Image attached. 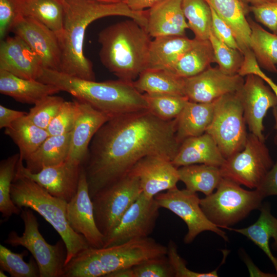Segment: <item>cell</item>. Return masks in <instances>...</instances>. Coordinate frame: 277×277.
I'll use <instances>...</instances> for the list:
<instances>
[{"label": "cell", "mask_w": 277, "mask_h": 277, "mask_svg": "<svg viewBox=\"0 0 277 277\" xmlns=\"http://www.w3.org/2000/svg\"><path fill=\"white\" fill-rule=\"evenodd\" d=\"M167 254V247L149 236L99 248L90 247L64 266L62 277H106L115 271Z\"/></svg>", "instance_id": "cell-5"}, {"label": "cell", "mask_w": 277, "mask_h": 277, "mask_svg": "<svg viewBox=\"0 0 277 277\" xmlns=\"http://www.w3.org/2000/svg\"><path fill=\"white\" fill-rule=\"evenodd\" d=\"M150 37L132 19L107 27L98 36L100 61L118 79L133 82L147 68Z\"/></svg>", "instance_id": "cell-4"}, {"label": "cell", "mask_w": 277, "mask_h": 277, "mask_svg": "<svg viewBox=\"0 0 277 277\" xmlns=\"http://www.w3.org/2000/svg\"><path fill=\"white\" fill-rule=\"evenodd\" d=\"M79 111L78 100L64 101L58 112L46 129L49 135H60L71 132Z\"/></svg>", "instance_id": "cell-42"}, {"label": "cell", "mask_w": 277, "mask_h": 277, "mask_svg": "<svg viewBox=\"0 0 277 277\" xmlns=\"http://www.w3.org/2000/svg\"><path fill=\"white\" fill-rule=\"evenodd\" d=\"M245 5L257 6L263 4L277 1V0H239Z\"/></svg>", "instance_id": "cell-54"}, {"label": "cell", "mask_w": 277, "mask_h": 277, "mask_svg": "<svg viewBox=\"0 0 277 277\" xmlns=\"http://www.w3.org/2000/svg\"><path fill=\"white\" fill-rule=\"evenodd\" d=\"M71 132L60 135H49L40 146L24 161L26 168L32 173L59 164L69 155Z\"/></svg>", "instance_id": "cell-28"}, {"label": "cell", "mask_w": 277, "mask_h": 277, "mask_svg": "<svg viewBox=\"0 0 277 277\" xmlns=\"http://www.w3.org/2000/svg\"><path fill=\"white\" fill-rule=\"evenodd\" d=\"M106 3H116L122 1V0H95Z\"/></svg>", "instance_id": "cell-55"}, {"label": "cell", "mask_w": 277, "mask_h": 277, "mask_svg": "<svg viewBox=\"0 0 277 277\" xmlns=\"http://www.w3.org/2000/svg\"><path fill=\"white\" fill-rule=\"evenodd\" d=\"M141 93L184 96V78L162 69H146L133 82Z\"/></svg>", "instance_id": "cell-29"}, {"label": "cell", "mask_w": 277, "mask_h": 277, "mask_svg": "<svg viewBox=\"0 0 277 277\" xmlns=\"http://www.w3.org/2000/svg\"><path fill=\"white\" fill-rule=\"evenodd\" d=\"M123 1V0H122Z\"/></svg>", "instance_id": "cell-57"}, {"label": "cell", "mask_w": 277, "mask_h": 277, "mask_svg": "<svg viewBox=\"0 0 277 277\" xmlns=\"http://www.w3.org/2000/svg\"><path fill=\"white\" fill-rule=\"evenodd\" d=\"M43 68L37 55L19 37L14 35L1 41L0 70L21 78L37 80Z\"/></svg>", "instance_id": "cell-20"}, {"label": "cell", "mask_w": 277, "mask_h": 277, "mask_svg": "<svg viewBox=\"0 0 277 277\" xmlns=\"http://www.w3.org/2000/svg\"><path fill=\"white\" fill-rule=\"evenodd\" d=\"M161 0H123L128 7L135 11H142L150 8Z\"/></svg>", "instance_id": "cell-51"}, {"label": "cell", "mask_w": 277, "mask_h": 277, "mask_svg": "<svg viewBox=\"0 0 277 277\" xmlns=\"http://www.w3.org/2000/svg\"><path fill=\"white\" fill-rule=\"evenodd\" d=\"M238 74L242 76L249 74L260 76L270 87L277 98V84L262 71L253 53L244 56L243 65Z\"/></svg>", "instance_id": "cell-49"}, {"label": "cell", "mask_w": 277, "mask_h": 277, "mask_svg": "<svg viewBox=\"0 0 277 277\" xmlns=\"http://www.w3.org/2000/svg\"><path fill=\"white\" fill-rule=\"evenodd\" d=\"M143 95L147 103L148 110L156 117L164 121L177 118L189 101L184 96L147 93Z\"/></svg>", "instance_id": "cell-39"}, {"label": "cell", "mask_w": 277, "mask_h": 277, "mask_svg": "<svg viewBox=\"0 0 277 277\" xmlns=\"http://www.w3.org/2000/svg\"><path fill=\"white\" fill-rule=\"evenodd\" d=\"M212 63H215V58L209 40L194 38L190 48L167 70L180 77L186 78L202 72Z\"/></svg>", "instance_id": "cell-32"}, {"label": "cell", "mask_w": 277, "mask_h": 277, "mask_svg": "<svg viewBox=\"0 0 277 277\" xmlns=\"http://www.w3.org/2000/svg\"><path fill=\"white\" fill-rule=\"evenodd\" d=\"M194 39L185 35L166 36L151 40L146 69H168L192 46Z\"/></svg>", "instance_id": "cell-27"}, {"label": "cell", "mask_w": 277, "mask_h": 277, "mask_svg": "<svg viewBox=\"0 0 277 277\" xmlns=\"http://www.w3.org/2000/svg\"><path fill=\"white\" fill-rule=\"evenodd\" d=\"M5 271H4V270L1 269L0 270V276L1 277H7V275L5 273Z\"/></svg>", "instance_id": "cell-56"}, {"label": "cell", "mask_w": 277, "mask_h": 277, "mask_svg": "<svg viewBox=\"0 0 277 277\" xmlns=\"http://www.w3.org/2000/svg\"><path fill=\"white\" fill-rule=\"evenodd\" d=\"M244 82L243 76L239 74L228 75L210 66L195 75L184 78L185 95L191 102L213 103L224 95L236 93Z\"/></svg>", "instance_id": "cell-17"}, {"label": "cell", "mask_w": 277, "mask_h": 277, "mask_svg": "<svg viewBox=\"0 0 277 277\" xmlns=\"http://www.w3.org/2000/svg\"><path fill=\"white\" fill-rule=\"evenodd\" d=\"M213 108V102H187L176 118V137L179 143L206 132L212 120Z\"/></svg>", "instance_id": "cell-26"}, {"label": "cell", "mask_w": 277, "mask_h": 277, "mask_svg": "<svg viewBox=\"0 0 277 277\" xmlns=\"http://www.w3.org/2000/svg\"><path fill=\"white\" fill-rule=\"evenodd\" d=\"M19 158V153H16L1 161L0 163V212L5 220L13 214H20L22 211L11 197L12 184Z\"/></svg>", "instance_id": "cell-37"}, {"label": "cell", "mask_w": 277, "mask_h": 277, "mask_svg": "<svg viewBox=\"0 0 277 277\" xmlns=\"http://www.w3.org/2000/svg\"><path fill=\"white\" fill-rule=\"evenodd\" d=\"M182 0H161L147 10L146 30L155 38L185 35L189 28L182 8Z\"/></svg>", "instance_id": "cell-22"}, {"label": "cell", "mask_w": 277, "mask_h": 277, "mask_svg": "<svg viewBox=\"0 0 277 277\" xmlns=\"http://www.w3.org/2000/svg\"><path fill=\"white\" fill-rule=\"evenodd\" d=\"M19 158L16 173L37 183L53 196L69 202L76 194L82 164L67 159L36 173L29 171Z\"/></svg>", "instance_id": "cell-16"}, {"label": "cell", "mask_w": 277, "mask_h": 277, "mask_svg": "<svg viewBox=\"0 0 277 277\" xmlns=\"http://www.w3.org/2000/svg\"><path fill=\"white\" fill-rule=\"evenodd\" d=\"M160 208L154 198L149 199L142 193L104 238L103 247L149 237L155 227Z\"/></svg>", "instance_id": "cell-13"}, {"label": "cell", "mask_w": 277, "mask_h": 277, "mask_svg": "<svg viewBox=\"0 0 277 277\" xmlns=\"http://www.w3.org/2000/svg\"><path fill=\"white\" fill-rule=\"evenodd\" d=\"M179 181L187 190L201 192L208 195L213 193L222 179L219 167L205 164H192L177 168Z\"/></svg>", "instance_id": "cell-34"}, {"label": "cell", "mask_w": 277, "mask_h": 277, "mask_svg": "<svg viewBox=\"0 0 277 277\" xmlns=\"http://www.w3.org/2000/svg\"><path fill=\"white\" fill-rule=\"evenodd\" d=\"M16 0H0V38L6 37L19 15Z\"/></svg>", "instance_id": "cell-46"}, {"label": "cell", "mask_w": 277, "mask_h": 277, "mask_svg": "<svg viewBox=\"0 0 277 277\" xmlns=\"http://www.w3.org/2000/svg\"><path fill=\"white\" fill-rule=\"evenodd\" d=\"M27 113L11 109L0 105V128L9 127L15 121L26 115Z\"/></svg>", "instance_id": "cell-50"}, {"label": "cell", "mask_w": 277, "mask_h": 277, "mask_svg": "<svg viewBox=\"0 0 277 277\" xmlns=\"http://www.w3.org/2000/svg\"><path fill=\"white\" fill-rule=\"evenodd\" d=\"M167 247V254L169 261L173 268L175 277H216L218 276L217 270L209 272L200 273L189 270L186 263L177 250L174 242L170 241Z\"/></svg>", "instance_id": "cell-44"}, {"label": "cell", "mask_w": 277, "mask_h": 277, "mask_svg": "<svg viewBox=\"0 0 277 277\" xmlns=\"http://www.w3.org/2000/svg\"><path fill=\"white\" fill-rule=\"evenodd\" d=\"M248 21L251 49L260 67L277 74V34L266 31L251 19Z\"/></svg>", "instance_id": "cell-35"}, {"label": "cell", "mask_w": 277, "mask_h": 277, "mask_svg": "<svg viewBox=\"0 0 277 277\" xmlns=\"http://www.w3.org/2000/svg\"><path fill=\"white\" fill-rule=\"evenodd\" d=\"M78 102L79 111L71 131L67 159L82 164L93 136L112 117L86 102L80 101Z\"/></svg>", "instance_id": "cell-21"}, {"label": "cell", "mask_w": 277, "mask_h": 277, "mask_svg": "<svg viewBox=\"0 0 277 277\" xmlns=\"http://www.w3.org/2000/svg\"><path fill=\"white\" fill-rule=\"evenodd\" d=\"M227 228L245 235L258 246L271 261L277 276V258L273 255L269 244L273 239L272 247L277 250V219L271 214L268 204L261 206L260 215L252 225L241 229Z\"/></svg>", "instance_id": "cell-30"}, {"label": "cell", "mask_w": 277, "mask_h": 277, "mask_svg": "<svg viewBox=\"0 0 277 277\" xmlns=\"http://www.w3.org/2000/svg\"><path fill=\"white\" fill-rule=\"evenodd\" d=\"M225 161L213 137L205 133L184 140L172 163L176 168L192 164L220 167Z\"/></svg>", "instance_id": "cell-23"}, {"label": "cell", "mask_w": 277, "mask_h": 277, "mask_svg": "<svg viewBox=\"0 0 277 277\" xmlns=\"http://www.w3.org/2000/svg\"><path fill=\"white\" fill-rule=\"evenodd\" d=\"M128 173L138 179L142 193L149 199L176 187L179 181L177 168L172 161L157 155L140 159Z\"/></svg>", "instance_id": "cell-19"}, {"label": "cell", "mask_w": 277, "mask_h": 277, "mask_svg": "<svg viewBox=\"0 0 277 277\" xmlns=\"http://www.w3.org/2000/svg\"><path fill=\"white\" fill-rule=\"evenodd\" d=\"M211 9L212 11L211 31L213 33L226 45L241 51L231 29L211 8Z\"/></svg>", "instance_id": "cell-48"}, {"label": "cell", "mask_w": 277, "mask_h": 277, "mask_svg": "<svg viewBox=\"0 0 277 277\" xmlns=\"http://www.w3.org/2000/svg\"><path fill=\"white\" fill-rule=\"evenodd\" d=\"M242 103L246 123L250 132L265 141L263 120L268 110L277 106V98L260 76L249 74L236 92Z\"/></svg>", "instance_id": "cell-14"}, {"label": "cell", "mask_w": 277, "mask_h": 277, "mask_svg": "<svg viewBox=\"0 0 277 277\" xmlns=\"http://www.w3.org/2000/svg\"><path fill=\"white\" fill-rule=\"evenodd\" d=\"M212 121L206 132L216 142L226 159L242 150L248 133L243 108L236 93L224 95L213 102Z\"/></svg>", "instance_id": "cell-9"}, {"label": "cell", "mask_w": 277, "mask_h": 277, "mask_svg": "<svg viewBox=\"0 0 277 277\" xmlns=\"http://www.w3.org/2000/svg\"><path fill=\"white\" fill-rule=\"evenodd\" d=\"M11 197L19 208L35 211L57 231L66 247L65 265L90 247L85 238L70 227L67 219L65 201L53 196L34 181L16 173L12 184Z\"/></svg>", "instance_id": "cell-6"}, {"label": "cell", "mask_w": 277, "mask_h": 277, "mask_svg": "<svg viewBox=\"0 0 277 277\" xmlns=\"http://www.w3.org/2000/svg\"><path fill=\"white\" fill-rule=\"evenodd\" d=\"M5 133L17 146L23 161L34 152L49 136L46 129L35 125L27 114L5 129Z\"/></svg>", "instance_id": "cell-33"}, {"label": "cell", "mask_w": 277, "mask_h": 277, "mask_svg": "<svg viewBox=\"0 0 277 277\" xmlns=\"http://www.w3.org/2000/svg\"><path fill=\"white\" fill-rule=\"evenodd\" d=\"M214 193L200 199L208 219L219 227L227 228L261 208L263 198L255 189L249 191L230 180L222 178Z\"/></svg>", "instance_id": "cell-7"}, {"label": "cell", "mask_w": 277, "mask_h": 277, "mask_svg": "<svg viewBox=\"0 0 277 277\" xmlns=\"http://www.w3.org/2000/svg\"><path fill=\"white\" fill-rule=\"evenodd\" d=\"M160 206L177 215L186 223L188 231L184 238L186 244L191 243L201 232L211 231L227 240L226 233L211 222L200 206L196 192L176 187L160 192L154 196Z\"/></svg>", "instance_id": "cell-12"}, {"label": "cell", "mask_w": 277, "mask_h": 277, "mask_svg": "<svg viewBox=\"0 0 277 277\" xmlns=\"http://www.w3.org/2000/svg\"><path fill=\"white\" fill-rule=\"evenodd\" d=\"M231 29L241 52L245 55L252 51L251 29L246 16L249 7L239 0H205Z\"/></svg>", "instance_id": "cell-24"}, {"label": "cell", "mask_w": 277, "mask_h": 277, "mask_svg": "<svg viewBox=\"0 0 277 277\" xmlns=\"http://www.w3.org/2000/svg\"><path fill=\"white\" fill-rule=\"evenodd\" d=\"M37 80L55 86L111 117L148 109L143 94L133 82L120 79L97 82L44 68Z\"/></svg>", "instance_id": "cell-3"}, {"label": "cell", "mask_w": 277, "mask_h": 277, "mask_svg": "<svg viewBox=\"0 0 277 277\" xmlns=\"http://www.w3.org/2000/svg\"><path fill=\"white\" fill-rule=\"evenodd\" d=\"M273 164L265 141L250 133L244 148L226 159L220 168L222 177L256 189Z\"/></svg>", "instance_id": "cell-11"}, {"label": "cell", "mask_w": 277, "mask_h": 277, "mask_svg": "<svg viewBox=\"0 0 277 277\" xmlns=\"http://www.w3.org/2000/svg\"><path fill=\"white\" fill-rule=\"evenodd\" d=\"M66 216L70 227L85 238L90 247H103L104 236L95 223L93 205L82 165L77 190L67 203Z\"/></svg>", "instance_id": "cell-18"}, {"label": "cell", "mask_w": 277, "mask_h": 277, "mask_svg": "<svg viewBox=\"0 0 277 277\" xmlns=\"http://www.w3.org/2000/svg\"><path fill=\"white\" fill-rule=\"evenodd\" d=\"M27 251L18 253L0 245L1 269L8 272L11 277H39L37 264L32 256L28 262L24 260Z\"/></svg>", "instance_id": "cell-38"}, {"label": "cell", "mask_w": 277, "mask_h": 277, "mask_svg": "<svg viewBox=\"0 0 277 277\" xmlns=\"http://www.w3.org/2000/svg\"><path fill=\"white\" fill-rule=\"evenodd\" d=\"M176 131V118L162 120L148 109L110 118L93 136L82 164L91 197L126 175L145 156L172 161L181 145Z\"/></svg>", "instance_id": "cell-1"}, {"label": "cell", "mask_w": 277, "mask_h": 277, "mask_svg": "<svg viewBox=\"0 0 277 277\" xmlns=\"http://www.w3.org/2000/svg\"><path fill=\"white\" fill-rule=\"evenodd\" d=\"M245 262L247 263L251 276L265 277L277 276L276 274H271L262 272L249 260H248V262L245 261Z\"/></svg>", "instance_id": "cell-52"}, {"label": "cell", "mask_w": 277, "mask_h": 277, "mask_svg": "<svg viewBox=\"0 0 277 277\" xmlns=\"http://www.w3.org/2000/svg\"><path fill=\"white\" fill-rule=\"evenodd\" d=\"M61 91L55 86L38 80H28L0 70V92L16 101L35 104L44 98Z\"/></svg>", "instance_id": "cell-25"}, {"label": "cell", "mask_w": 277, "mask_h": 277, "mask_svg": "<svg viewBox=\"0 0 277 277\" xmlns=\"http://www.w3.org/2000/svg\"><path fill=\"white\" fill-rule=\"evenodd\" d=\"M106 277H135L132 267L120 269L107 275Z\"/></svg>", "instance_id": "cell-53"}, {"label": "cell", "mask_w": 277, "mask_h": 277, "mask_svg": "<svg viewBox=\"0 0 277 277\" xmlns=\"http://www.w3.org/2000/svg\"><path fill=\"white\" fill-rule=\"evenodd\" d=\"M135 277H173L174 273L167 255L147 260L133 267Z\"/></svg>", "instance_id": "cell-43"}, {"label": "cell", "mask_w": 277, "mask_h": 277, "mask_svg": "<svg viewBox=\"0 0 277 277\" xmlns=\"http://www.w3.org/2000/svg\"><path fill=\"white\" fill-rule=\"evenodd\" d=\"M19 15L32 17L54 32L57 37L63 31L62 0H16Z\"/></svg>", "instance_id": "cell-31"}, {"label": "cell", "mask_w": 277, "mask_h": 277, "mask_svg": "<svg viewBox=\"0 0 277 277\" xmlns=\"http://www.w3.org/2000/svg\"><path fill=\"white\" fill-rule=\"evenodd\" d=\"M182 8L195 38L208 39L212 25V11L208 4L205 0H182Z\"/></svg>", "instance_id": "cell-36"}, {"label": "cell", "mask_w": 277, "mask_h": 277, "mask_svg": "<svg viewBox=\"0 0 277 277\" xmlns=\"http://www.w3.org/2000/svg\"><path fill=\"white\" fill-rule=\"evenodd\" d=\"M64 101L60 96L49 95L34 104L27 116L37 126L46 129Z\"/></svg>", "instance_id": "cell-41"}, {"label": "cell", "mask_w": 277, "mask_h": 277, "mask_svg": "<svg viewBox=\"0 0 277 277\" xmlns=\"http://www.w3.org/2000/svg\"><path fill=\"white\" fill-rule=\"evenodd\" d=\"M272 114L275 121V140L277 145V106L272 108ZM255 189L263 199L270 195H277V160L261 184Z\"/></svg>", "instance_id": "cell-47"}, {"label": "cell", "mask_w": 277, "mask_h": 277, "mask_svg": "<svg viewBox=\"0 0 277 277\" xmlns=\"http://www.w3.org/2000/svg\"><path fill=\"white\" fill-rule=\"evenodd\" d=\"M35 53L44 68L60 71L61 51L56 34L36 19L19 15L11 30Z\"/></svg>", "instance_id": "cell-15"}, {"label": "cell", "mask_w": 277, "mask_h": 277, "mask_svg": "<svg viewBox=\"0 0 277 277\" xmlns=\"http://www.w3.org/2000/svg\"><path fill=\"white\" fill-rule=\"evenodd\" d=\"M63 26L58 37L61 51V72L82 79L95 81L92 62L84 53L86 30L93 21L109 16L132 19L146 28L147 11H135L123 1L106 3L95 0H62Z\"/></svg>", "instance_id": "cell-2"}, {"label": "cell", "mask_w": 277, "mask_h": 277, "mask_svg": "<svg viewBox=\"0 0 277 277\" xmlns=\"http://www.w3.org/2000/svg\"><path fill=\"white\" fill-rule=\"evenodd\" d=\"M249 10L253 14L258 22L277 34V1L250 6Z\"/></svg>", "instance_id": "cell-45"}, {"label": "cell", "mask_w": 277, "mask_h": 277, "mask_svg": "<svg viewBox=\"0 0 277 277\" xmlns=\"http://www.w3.org/2000/svg\"><path fill=\"white\" fill-rule=\"evenodd\" d=\"M142 193L138 179L127 173L99 190L91 199L96 226L107 236Z\"/></svg>", "instance_id": "cell-10"}, {"label": "cell", "mask_w": 277, "mask_h": 277, "mask_svg": "<svg viewBox=\"0 0 277 277\" xmlns=\"http://www.w3.org/2000/svg\"><path fill=\"white\" fill-rule=\"evenodd\" d=\"M20 216L25 227L23 235L11 231L4 243L12 247L23 246L30 251L37 264L39 277H62L67 254L63 240L54 245L48 244L39 231L38 223L32 209L22 208Z\"/></svg>", "instance_id": "cell-8"}, {"label": "cell", "mask_w": 277, "mask_h": 277, "mask_svg": "<svg viewBox=\"0 0 277 277\" xmlns=\"http://www.w3.org/2000/svg\"><path fill=\"white\" fill-rule=\"evenodd\" d=\"M208 39L213 49L215 63L218 64L220 70L228 75L238 74L244 62L243 54L219 39L211 29Z\"/></svg>", "instance_id": "cell-40"}]
</instances>
